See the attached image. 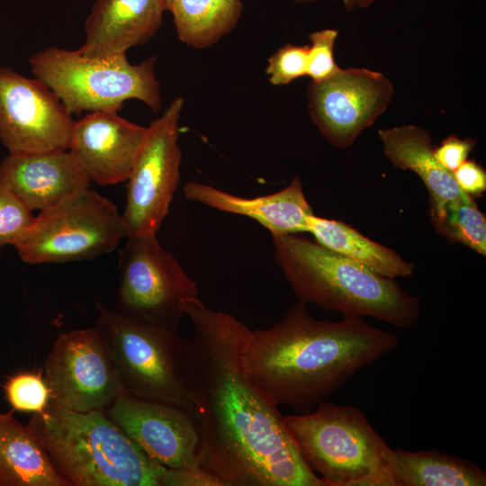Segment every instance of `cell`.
Wrapping results in <instances>:
<instances>
[{
	"label": "cell",
	"instance_id": "1",
	"mask_svg": "<svg viewBox=\"0 0 486 486\" xmlns=\"http://www.w3.org/2000/svg\"><path fill=\"white\" fill-rule=\"evenodd\" d=\"M184 314L193 327L185 376L200 466L226 486H328L249 375L245 348L251 329L200 298L185 304Z\"/></svg>",
	"mask_w": 486,
	"mask_h": 486
},
{
	"label": "cell",
	"instance_id": "2",
	"mask_svg": "<svg viewBox=\"0 0 486 486\" xmlns=\"http://www.w3.org/2000/svg\"><path fill=\"white\" fill-rule=\"evenodd\" d=\"M306 304L299 301L271 327L251 330L245 348L249 375L264 395L302 413L399 345L394 334L362 316L320 320Z\"/></svg>",
	"mask_w": 486,
	"mask_h": 486
},
{
	"label": "cell",
	"instance_id": "3",
	"mask_svg": "<svg viewBox=\"0 0 486 486\" xmlns=\"http://www.w3.org/2000/svg\"><path fill=\"white\" fill-rule=\"evenodd\" d=\"M274 258L300 301L343 315L370 316L410 328L419 299L398 283L298 234L272 236Z\"/></svg>",
	"mask_w": 486,
	"mask_h": 486
},
{
	"label": "cell",
	"instance_id": "4",
	"mask_svg": "<svg viewBox=\"0 0 486 486\" xmlns=\"http://www.w3.org/2000/svg\"><path fill=\"white\" fill-rule=\"evenodd\" d=\"M27 426L68 486H160L166 470L104 410L75 411L50 401Z\"/></svg>",
	"mask_w": 486,
	"mask_h": 486
},
{
	"label": "cell",
	"instance_id": "5",
	"mask_svg": "<svg viewBox=\"0 0 486 486\" xmlns=\"http://www.w3.org/2000/svg\"><path fill=\"white\" fill-rule=\"evenodd\" d=\"M315 408L284 418L302 459L328 486H396L382 458L389 446L360 410L325 400Z\"/></svg>",
	"mask_w": 486,
	"mask_h": 486
},
{
	"label": "cell",
	"instance_id": "6",
	"mask_svg": "<svg viewBox=\"0 0 486 486\" xmlns=\"http://www.w3.org/2000/svg\"><path fill=\"white\" fill-rule=\"evenodd\" d=\"M156 62L157 56L133 65L126 53L89 57L78 50L56 47L45 48L29 59L34 76L58 95L71 114L118 112L129 99L158 111L162 103Z\"/></svg>",
	"mask_w": 486,
	"mask_h": 486
},
{
	"label": "cell",
	"instance_id": "7",
	"mask_svg": "<svg viewBox=\"0 0 486 486\" xmlns=\"http://www.w3.org/2000/svg\"><path fill=\"white\" fill-rule=\"evenodd\" d=\"M101 333L124 392L191 411L185 376V338L178 328L143 320L96 302Z\"/></svg>",
	"mask_w": 486,
	"mask_h": 486
},
{
	"label": "cell",
	"instance_id": "8",
	"mask_svg": "<svg viewBox=\"0 0 486 486\" xmlns=\"http://www.w3.org/2000/svg\"><path fill=\"white\" fill-rule=\"evenodd\" d=\"M126 237L116 205L86 188L40 212L14 247L27 264H59L112 252Z\"/></svg>",
	"mask_w": 486,
	"mask_h": 486
},
{
	"label": "cell",
	"instance_id": "9",
	"mask_svg": "<svg viewBox=\"0 0 486 486\" xmlns=\"http://www.w3.org/2000/svg\"><path fill=\"white\" fill-rule=\"evenodd\" d=\"M126 239L118 258L117 310L179 328L185 304L199 298L196 282L162 248L157 234Z\"/></svg>",
	"mask_w": 486,
	"mask_h": 486
},
{
	"label": "cell",
	"instance_id": "10",
	"mask_svg": "<svg viewBox=\"0 0 486 486\" xmlns=\"http://www.w3.org/2000/svg\"><path fill=\"white\" fill-rule=\"evenodd\" d=\"M184 99L176 97L148 132L129 176L122 214L127 237L157 234L180 182L179 120Z\"/></svg>",
	"mask_w": 486,
	"mask_h": 486
},
{
	"label": "cell",
	"instance_id": "11",
	"mask_svg": "<svg viewBox=\"0 0 486 486\" xmlns=\"http://www.w3.org/2000/svg\"><path fill=\"white\" fill-rule=\"evenodd\" d=\"M50 401L75 411L104 410L124 392L99 330L60 333L45 361Z\"/></svg>",
	"mask_w": 486,
	"mask_h": 486
},
{
	"label": "cell",
	"instance_id": "12",
	"mask_svg": "<svg viewBox=\"0 0 486 486\" xmlns=\"http://www.w3.org/2000/svg\"><path fill=\"white\" fill-rule=\"evenodd\" d=\"M74 122L43 81L0 66V140L9 153L68 149Z\"/></svg>",
	"mask_w": 486,
	"mask_h": 486
},
{
	"label": "cell",
	"instance_id": "13",
	"mask_svg": "<svg viewBox=\"0 0 486 486\" xmlns=\"http://www.w3.org/2000/svg\"><path fill=\"white\" fill-rule=\"evenodd\" d=\"M394 94L392 82L367 68H339L309 86V112L321 135L334 147H350L374 124Z\"/></svg>",
	"mask_w": 486,
	"mask_h": 486
},
{
	"label": "cell",
	"instance_id": "14",
	"mask_svg": "<svg viewBox=\"0 0 486 486\" xmlns=\"http://www.w3.org/2000/svg\"><path fill=\"white\" fill-rule=\"evenodd\" d=\"M104 411L158 464L166 468L200 466L198 436L190 410L123 392Z\"/></svg>",
	"mask_w": 486,
	"mask_h": 486
},
{
	"label": "cell",
	"instance_id": "15",
	"mask_svg": "<svg viewBox=\"0 0 486 486\" xmlns=\"http://www.w3.org/2000/svg\"><path fill=\"white\" fill-rule=\"evenodd\" d=\"M147 132L117 112H92L75 121L68 149L92 182L116 184L130 176Z\"/></svg>",
	"mask_w": 486,
	"mask_h": 486
},
{
	"label": "cell",
	"instance_id": "16",
	"mask_svg": "<svg viewBox=\"0 0 486 486\" xmlns=\"http://www.w3.org/2000/svg\"><path fill=\"white\" fill-rule=\"evenodd\" d=\"M0 183L30 210L44 211L92 183L69 149L9 153L0 163Z\"/></svg>",
	"mask_w": 486,
	"mask_h": 486
},
{
	"label": "cell",
	"instance_id": "17",
	"mask_svg": "<svg viewBox=\"0 0 486 486\" xmlns=\"http://www.w3.org/2000/svg\"><path fill=\"white\" fill-rule=\"evenodd\" d=\"M165 11L164 0H95L78 51L89 57L126 53L154 36Z\"/></svg>",
	"mask_w": 486,
	"mask_h": 486
},
{
	"label": "cell",
	"instance_id": "18",
	"mask_svg": "<svg viewBox=\"0 0 486 486\" xmlns=\"http://www.w3.org/2000/svg\"><path fill=\"white\" fill-rule=\"evenodd\" d=\"M183 190L188 200L255 220L272 236L308 232V218L314 214L298 177L276 193L254 198L240 197L194 181L185 184Z\"/></svg>",
	"mask_w": 486,
	"mask_h": 486
},
{
	"label": "cell",
	"instance_id": "19",
	"mask_svg": "<svg viewBox=\"0 0 486 486\" xmlns=\"http://www.w3.org/2000/svg\"><path fill=\"white\" fill-rule=\"evenodd\" d=\"M383 153L397 168L411 170L422 180L430 202H446L464 198L452 173L435 158L431 136L419 126L410 124L378 130Z\"/></svg>",
	"mask_w": 486,
	"mask_h": 486
},
{
	"label": "cell",
	"instance_id": "20",
	"mask_svg": "<svg viewBox=\"0 0 486 486\" xmlns=\"http://www.w3.org/2000/svg\"><path fill=\"white\" fill-rule=\"evenodd\" d=\"M13 413H0V486H68L34 432Z\"/></svg>",
	"mask_w": 486,
	"mask_h": 486
},
{
	"label": "cell",
	"instance_id": "21",
	"mask_svg": "<svg viewBox=\"0 0 486 486\" xmlns=\"http://www.w3.org/2000/svg\"><path fill=\"white\" fill-rule=\"evenodd\" d=\"M383 462L396 486H484L486 472L469 460L437 450L388 446Z\"/></svg>",
	"mask_w": 486,
	"mask_h": 486
},
{
	"label": "cell",
	"instance_id": "22",
	"mask_svg": "<svg viewBox=\"0 0 486 486\" xmlns=\"http://www.w3.org/2000/svg\"><path fill=\"white\" fill-rule=\"evenodd\" d=\"M308 232L320 245L388 278L410 277L414 265L341 220L310 215Z\"/></svg>",
	"mask_w": 486,
	"mask_h": 486
},
{
	"label": "cell",
	"instance_id": "23",
	"mask_svg": "<svg viewBox=\"0 0 486 486\" xmlns=\"http://www.w3.org/2000/svg\"><path fill=\"white\" fill-rule=\"evenodd\" d=\"M240 0H173L169 5L179 40L196 48H208L238 24Z\"/></svg>",
	"mask_w": 486,
	"mask_h": 486
},
{
	"label": "cell",
	"instance_id": "24",
	"mask_svg": "<svg viewBox=\"0 0 486 486\" xmlns=\"http://www.w3.org/2000/svg\"><path fill=\"white\" fill-rule=\"evenodd\" d=\"M429 213L435 230L442 237L486 256V218L473 197L430 202Z\"/></svg>",
	"mask_w": 486,
	"mask_h": 486
},
{
	"label": "cell",
	"instance_id": "25",
	"mask_svg": "<svg viewBox=\"0 0 486 486\" xmlns=\"http://www.w3.org/2000/svg\"><path fill=\"white\" fill-rule=\"evenodd\" d=\"M7 401L14 410L41 413L50 402V392L41 371L20 372L4 384Z\"/></svg>",
	"mask_w": 486,
	"mask_h": 486
},
{
	"label": "cell",
	"instance_id": "26",
	"mask_svg": "<svg viewBox=\"0 0 486 486\" xmlns=\"http://www.w3.org/2000/svg\"><path fill=\"white\" fill-rule=\"evenodd\" d=\"M34 217L32 211L0 183V254L5 246L15 244Z\"/></svg>",
	"mask_w": 486,
	"mask_h": 486
},
{
	"label": "cell",
	"instance_id": "27",
	"mask_svg": "<svg viewBox=\"0 0 486 486\" xmlns=\"http://www.w3.org/2000/svg\"><path fill=\"white\" fill-rule=\"evenodd\" d=\"M309 45L285 44L269 58L266 73L272 85H288L307 76Z\"/></svg>",
	"mask_w": 486,
	"mask_h": 486
},
{
	"label": "cell",
	"instance_id": "28",
	"mask_svg": "<svg viewBox=\"0 0 486 486\" xmlns=\"http://www.w3.org/2000/svg\"><path fill=\"white\" fill-rule=\"evenodd\" d=\"M338 32L325 29L309 35L311 44L308 49L307 76L313 82L325 80L334 75L340 68L334 59L335 41Z\"/></svg>",
	"mask_w": 486,
	"mask_h": 486
},
{
	"label": "cell",
	"instance_id": "29",
	"mask_svg": "<svg viewBox=\"0 0 486 486\" xmlns=\"http://www.w3.org/2000/svg\"><path fill=\"white\" fill-rule=\"evenodd\" d=\"M160 486H226V483L213 472L198 466L166 468Z\"/></svg>",
	"mask_w": 486,
	"mask_h": 486
},
{
	"label": "cell",
	"instance_id": "30",
	"mask_svg": "<svg viewBox=\"0 0 486 486\" xmlns=\"http://www.w3.org/2000/svg\"><path fill=\"white\" fill-rule=\"evenodd\" d=\"M476 141L472 139H460L455 135L446 138L439 147H436L434 155L437 162L450 173L464 164Z\"/></svg>",
	"mask_w": 486,
	"mask_h": 486
},
{
	"label": "cell",
	"instance_id": "31",
	"mask_svg": "<svg viewBox=\"0 0 486 486\" xmlns=\"http://www.w3.org/2000/svg\"><path fill=\"white\" fill-rule=\"evenodd\" d=\"M452 175L459 188L472 197L486 191V172L474 160H466Z\"/></svg>",
	"mask_w": 486,
	"mask_h": 486
},
{
	"label": "cell",
	"instance_id": "32",
	"mask_svg": "<svg viewBox=\"0 0 486 486\" xmlns=\"http://www.w3.org/2000/svg\"><path fill=\"white\" fill-rule=\"evenodd\" d=\"M296 4L312 3L317 0H293ZM346 11H353L357 6V0H341Z\"/></svg>",
	"mask_w": 486,
	"mask_h": 486
},
{
	"label": "cell",
	"instance_id": "33",
	"mask_svg": "<svg viewBox=\"0 0 486 486\" xmlns=\"http://www.w3.org/2000/svg\"><path fill=\"white\" fill-rule=\"evenodd\" d=\"M376 1L377 0H357V6L361 8H365Z\"/></svg>",
	"mask_w": 486,
	"mask_h": 486
},
{
	"label": "cell",
	"instance_id": "34",
	"mask_svg": "<svg viewBox=\"0 0 486 486\" xmlns=\"http://www.w3.org/2000/svg\"><path fill=\"white\" fill-rule=\"evenodd\" d=\"M172 1L173 0H164L166 7V11H168L169 5L172 3Z\"/></svg>",
	"mask_w": 486,
	"mask_h": 486
}]
</instances>
